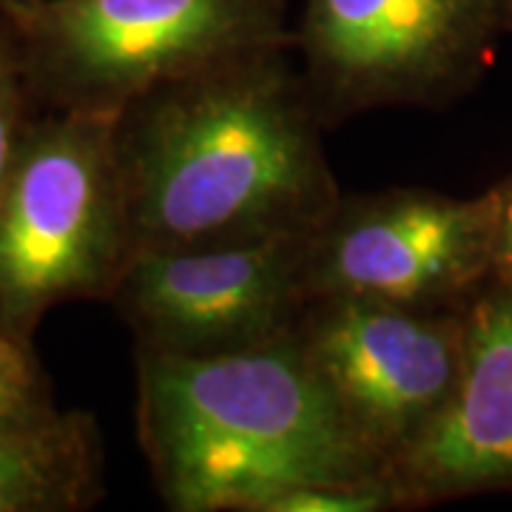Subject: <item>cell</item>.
Segmentation results:
<instances>
[{
    "label": "cell",
    "mask_w": 512,
    "mask_h": 512,
    "mask_svg": "<svg viewBox=\"0 0 512 512\" xmlns=\"http://www.w3.org/2000/svg\"><path fill=\"white\" fill-rule=\"evenodd\" d=\"M285 49L165 83L117 114L134 251L305 237L328 220L342 194Z\"/></svg>",
    "instance_id": "6da1fadb"
},
{
    "label": "cell",
    "mask_w": 512,
    "mask_h": 512,
    "mask_svg": "<svg viewBox=\"0 0 512 512\" xmlns=\"http://www.w3.org/2000/svg\"><path fill=\"white\" fill-rule=\"evenodd\" d=\"M137 427L174 512H259L316 484L390 487L296 333L217 356L137 348Z\"/></svg>",
    "instance_id": "7a4b0ae2"
},
{
    "label": "cell",
    "mask_w": 512,
    "mask_h": 512,
    "mask_svg": "<svg viewBox=\"0 0 512 512\" xmlns=\"http://www.w3.org/2000/svg\"><path fill=\"white\" fill-rule=\"evenodd\" d=\"M131 254L117 114L35 111L0 194V333L32 345L57 305L111 299Z\"/></svg>",
    "instance_id": "3957f363"
},
{
    "label": "cell",
    "mask_w": 512,
    "mask_h": 512,
    "mask_svg": "<svg viewBox=\"0 0 512 512\" xmlns=\"http://www.w3.org/2000/svg\"><path fill=\"white\" fill-rule=\"evenodd\" d=\"M6 23L35 109L80 114L293 43L282 0H35Z\"/></svg>",
    "instance_id": "277c9868"
},
{
    "label": "cell",
    "mask_w": 512,
    "mask_h": 512,
    "mask_svg": "<svg viewBox=\"0 0 512 512\" xmlns=\"http://www.w3.org/2000/svg\"><path fill=\"white\" fill-rule=\"evenodd\" d=\"M512 32V0H305L299 72L322 123L464 92Z\"/></svg>",
    "instance_id": "5b68a950"
},
{
    "label": "cell",
    "mask_w": 512,
    "mask_h": 512,
    "mask_svg": "<svg viewBox=\"0 0 512 512\" xmlns=\"http://www.w3.org/2000/svg\"><path fill=\"white\" fill-rule=\"evenodd\" d=\"M293 333L356 439L393 476L456 384L464 316L370 299H313Z\"/></svg>",
    "instance_id": "8992f818"
},
{
    "label": "cell",
    "mask_w": 512,
    "mask_h": 512,
    "mask_svg": "<svg viewBox=\"0 0 512 512\" xmlns=\"http://www.w3.org/2000/svg\"><path fill=\"white\" fill-rule=\"evenodd\" d=\"M501 188L476 200L384 191L339 200L311 237L305 282L313 299H370L444 308L495 268Z\"/></svg>",
    "instance_id": "52a82bcc"
},
{
    "label": "cell",
    "mask_w": 512,
    "mask_h": 512,
    "mask_svg": "<svg viewBox=\"0 0 512 512\" xmlns=\"http://www.w3.org/2000/svg\"><path fill=\"white\" fill-rule=\"evenodd\" d=\"M308 237L134 251L111 302L137 348L217 356L291 336L311 296Z\"/></svg>",
    "instance_id": "ba28073f"
},
{
    "label": "cell",
    "mask_w": 512,
    "mask_h": 512,
    "mask_svg": "<svg viewBox=\"0 0 512 512\" xmlns=\"http://www.w3.org/2000/svg\"><path fill=\"white\" fill-rule=\"evenodd\" d=\"M390 487L399 507L512 487V282L464 313L456 384Z\"/></svg>",
    "instance_id": "9c48e42d"
},
{
    "label": "cell",
    "mask_w": 512,
    "mask_h": 512,
    "mask_svg": "<svg viewBox=\"0 0 512 512\" xmlns=\"http://www.w3.org/2000/svg\"><path fill=\"white\" fill-rule=\"evenodd\" d=\"M103 495V441L89 413L0 424V512H80Z\"/></svg>",
    "instance_id": "30bf717a"
},
{
    "label": "cell",
    "mask_w": 512,
    "mask_h": 512,
    "mask_svg": "<svg viewBox=\"0 0 512 512\" xmlns=\"http://www.w3.org/2000/svg\"><path fill=\"white\" fill-rule=\"evenodd\" d=\"M55 410L49 379L29 342L0 333V424Z\"/></svg>",
    "instance_id": "8fae6325"
},
{
    "label": "cell",
    "mask_w": 512,
    "mask_h": 512,
    "mask_svg": "<svg viewBox=\"0 0 512 512\" xmlns=\"http://www.w3.org/2000/svg\"><path fill=\"white\" fill-rule=\"evenodd\" d=\"M26 80L20 72L18 46L9 23L0 18V194L15 165L18 148L23 143L26 126L35 114Z\"/></svg>",
    "instance_id": "7c38bea8"
},
{
    "label": "cell",
    "mask_w": 512,
    "mask_h": 512,
    "mask_svg": "<svg viewBox=\"0 0 512 512\" xmlns=\"http://www.w3.org/2000/svg\"><path fill=\"white\" fill-rule=\"evenodd\" d=\"M493 274L498 276V282H512V183L501 185Z\"/></svg>",
    "instance_id": "4fadbf2b"
},
{
    "label": "cell",
    "mask_w": 512,
    "mask_h": 512,
    "mask_svg": "<svg viewBox=\"0 0 512 512\" xmlns=\"http://www.w3.org/2000/svg\"><path fill=\"white\" fill-rule=\"evenodd\" d=\"M35 0H0V18L9 20L12 15H18V12H23L26 6H32Z\"/></svg>",
    "instance_id": "5bb4252c"
},
{
    "label": "cell",
    "mask_w": 512,
    "mask_h": 512,
    "mask_svg": "<svg viewBox=\"0 0 512 512\" xmlns=\"http://www.w3.org/2000/svg\"><path fill=\"white\" fill-rule=\"evenodd\" d=\"M282 3H285V0H282Z\"/></svg>",
    "instance_id": "9a60e30c"
}]
</instances>
